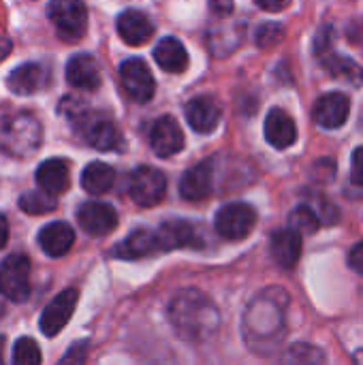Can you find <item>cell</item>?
Listing matches in <instances>:
<instances>
[{
    "label": "cell",
    "mask_w": 363,
    "mask_h": 365,
    "mask_svg": "<svg viewBox=\"0 0 363 365\" xmlns=\"http://www.w3.org/2000/svg\"><path fill=\"white\" fill-rule=\"evenodd\" d=\"M287 306L289 295L282 289H265L248 304L242 321V334L250 351L272 355L280 346Z\"/></svg>",
    "instance_id": "1"
},
{
    "label": "cell",
    "mask_w": 363,
    "mask_h": 365,
    "mask_svg": "<svg viewBox=\"0 0 363 365\" xmlns=\"http://www.w3.org/2000/svg\"><path fill=\"white\" fill-rule=\"evenodd\" d=\"M167 319L178 338L193 344L208 342L220 329V312L216 304L193 287L173 293L167 306Z\"/></svg>",
    "instance_id": "2"
},
{
    "label": "cell",
    "mask_w": 363,
    "mask_h": 365,
    "mask_svg": "<svg viewBox=\"0 0 363 365\" xmlns=\"http://www.w3.org/2000/svg\"><path fill=\"white\" fill-rule=\"evenodd\" d=\"M68 120L73 122L75 130L83 137L88 145L101 152H111L120 150L122 145V135L113 120H109L105 113L98 111H86V109H71Z\"/></svg>",
    "instance_id": "3"
},
{
    "label": "cell",
    "mask_w": 363,
    "mask_h": 365,
    "mask_svg": "<svg viewBox=\"0 0 363 365\" xmlns=\"http://www.w3.org/2000/svg\"><path fill=\"white\" fill-rule=\"evenodd\" d=\"M43 126L32 113H17L9 118L0 130V145L15 158H28L41 145Z\"/></svg>",
    "instance_id": "4"
},
{
    "label": "cell",
    "mask_w": 363,
    "mask_h": 365,
    "mask_svg": "<svg viewBox=\"0 0 363 365\" xmlns=\"http://www.w3.org/2000/svg\"><path fill=\"white\" fill-rule=\"evenodd\" d=\"M315 51L317 58L323 62V66L327 68V73L336 79H342L355 88H359L363 83V68L351 58L340 56L332 49V28H325L319 32L317 41H315Z\"/></svg>",
    "instance_id": "5"
},
{
    "label": "cell",
    "mask_w": 363,
    "mask_h": 365,
    "mask_svg": "<svg viewBox=\"0 0 363 365\" xmlns=\"http://www.w3.org/2000/svg\"><path fill=\"white\" fill-rule=\"evenodd\" d=\"M47 13L62 41H79L88 30V11L81 0H53Z\"/></svg>",
    "instance_id": "6"
},
{
    "label": "cell",
    "mask_w": 363,
    "mask_h": 365,
    "mask_svg": "<svg viewBox=\"0 0 363 365\" xmlns=\"http://www.w3.org/2000/svg\"><path fill=\"white\" fill-rule=\"evenodd\" d=\"M167 180L154 167H137L128 180V195L139 207H154L165 199Z\"/></svg>",
    "instance_id": "7"
},
{
    "label": "cell",
    "mask_w": 363,
    "mask_h": 365,
    "mask_svg": "<svg viewBox=\"0 0 363 365\" xmlns=\"http://www.w3.org/2000/svg\"><path fill=\"white\" fill-rule=\"evenodd\" d=\"M214 225L220 237L229 242H240L252 233L257 225V212L248 203H229L218 210Z\"/></svg>",
    "instance_id": "8"
},
{
    "label": "cell",
    "mask_w": 363,
    "mask_h": 365,
    "mask_svg": "<svg viewBox=\"0 0 363 365\" xmlns=\"http://www.w3.org/2000/svg\"><path fill=\"white\" fill-rule=\"evenodd\" d=\"M0 293L11 302H26L30 295V261L24 255H11L0 263Z\"/></svg>",
    "instance_id": "9"
},
{
    "label": "cell",
    "mask_w": 363,
    "mask_h": 365,
    "mask_svg": "<svg viewBox=\"0 0 363 365\" xmlns=\"http://www.w3.org/2000/svg\"><path fill=\"white\" fill-rule=\"evenodd\" d=\"M120 81L126 94L137 103H148L154 96L156 83L148 64L139 58H131L120 66Z\"/></svg>",
    "instance_id": "10"
},
{
    "label": "cell",
    "mask_w": 363,
    "mask_h": 365,
    "mask_svg": "<svg viewBox=\"0 0 363 365\" xmlns=\"http://www.w3.org/2000/svg\"><path fill=\"white\" fill-rule=\"evenodd\" d=\"M77 297H79L77 289H64L60 295H56L47 304V308L41 314V331L47 338L58 336L66 327V323L71 321V317L77 308Z\"/></svg>",
    "instance_id": "11"
},
{
    "label": "cell",
    "mask_w": 363,
    "mask_h": 365,
    "mask_svg": "<svg viewBox=\"0 0 363 365\" xmlns=\"http://www.w3.org/2000/svg\"><path fill=\"white\" fill-rule=\"evenodd\" d=\"M49 83H51V71L43 62H26L15 71H11V75L6 77L9 90L19 96L43 92Z\"/></svg>",
    "instance_id": "12"
},
{
    "label": "cell",
    "mask_w": 363,
    "mask_h": 365,
    "mask_svg": "<svg viewBox=\"0 0 363 365\" xmlns=\"http://www.w3.org/2000/svg\"><path fill=\"white\" fill-rule=\"evenodd\" d=\"M77 222L88 235L103 237V235H109L118 227V212L107 203L90 201V203H83L79 207Z\"/></svg>",
    "instance_id": "13"
},
{
    "label": "cell",
    "mask_w": 363,
    "mask_h": 365,
    "mask_svg": "<svg viewBox=\"0 0 363 365\" xmlns=\"http://www.w3.org/2000/svg\"><path fill=\"white\" fill-rule=\"evenodd\" d=\"M349 113H351V101L342 92H327V94H323L315 103V109H312L315 122L319 126H323V128H329V130L340 128L349 120Z\"/></svg>",
    "instance_id": "14"
},
{
    "label": "cell",
    "mask_w": 363,
    "mask_h": 365,
    "mask_svg": "<svg viewBox=\"0 0 363 365\" xmlns=\"http://www.w3.org/2000/svg\"><path fill=\"white\" fill-rule=\"evenodd\" d=\"M214 188V167L212 160H201L190 167L180 180V195L186 201H203Z\"/></svg>",
    "instance_id": "15"
},
{
    "label": "cell",
    "mask_w": 363,
    "mask_h": 365,
    "mask_svg": "<svg viewBox=\"0 0 363 365\" xmlns=\"http://www.w3.org/2000/svg\"><path fill=\"white\" fill-rule=\"evenodd\" d=\"M150 145L160 158H169V156L182 152L184 133L180 128V124L169 115L156 120V124L152 126V133H150Z\"/></svg>",
    "instance_id": "16"
},
{
    "label": "cell",
    "mask_w": 363,
    "mask_h": 365,
    "mask_svg": "<svg viewBox=\"0 0 363 365\" xmlns=\"http://www.w3.org/2000/svg\"><path fill=\"white\" fill-rule=\"evenodd\" d=\"M223 109L214 96H195L186 105V120L197 133H212L220 122Z\"/></svg>",
    "instance_id": "17"
},
{
    "label": "cell",
    "mask_w": 363,
    "mask_h": 365,
    "mask_svg": "<svg viewBox=\"0 0 363 365\" xmlns=\"http://www.w3.org/2000/svg\"><path fill=\"white\" fill-rule=\"evenodd\" d=\"M160 250H180V248H195L199 246L197 227L188 220H167L158 229Z\"/></svg>",
    "instance_id": "18"
},
{
    "label": "cell",
    "mask_w": 363,
    "mask_h": 365,
    "mask_svg": "<svg viewBox=\"0 0 363 365\" xmlns=\"http://www.w3.org/2000/svg\"><path fill=\"white\" fill-rule=\"evenodd\" d=\"M118 34L122 36V41L126 45L139 47L143 43H148L154 34V24L150 21V17L141 11L128 9L118 17Z\"/></svg>",
    "instance_id": "19"
},
{
    "label": "cell",
    "mask_w": 363,
    "mask_h": 365,
    "mask_svg": "<svg viewBox=\"0 0 363 365\" xmlns=\"http://www.w3.org/2000/svg\"><path fill=\"white\" fill-rule=\"evenodd\" d=\"M66 81L79 90H98L101 86V66L88 53H77L66 64Z\"/></svg>",
    "instance_id": "20"
},
{
    "label": "cell",
    "mask_w": 363,
    "mask_h": 365,
    "mask_svg": "<svg viewBox=\"0 0 363 365\" xmlns=\"http://www.w3.org/2000/svg\"><path fill=\"white\" fill-rule=\"evenodd\" d=\"M265 139L276 150H287L297 141V126L293 118L282 109H272L265 120Z\"/></svg>",
    "instance_id": "21"
},
{
    "label": "cell",
    "mask_w": 363,
    "mask_h": 365,
    "mask_svg": "<svg viewBox=\"0 0 363 365\" xmlns=\"http://www.w3.org/2000/svg\"><path fill=\"white\" fill-rule=\"evenodd\" d=\"M158 250H160L158 235L148 231V229H137L122 244L116 246L113 255L118 259H124V261H137V259H145L150 255H156Z\"/></svg>",
    "instance_id": "22"
},
{
    "label": "cell",
    "mask_w": 363,
    "mask_h": 365,
    "mask_svg": "<svg viewBox=\"0 0 363 365\" xmlns=\"http://www.w3.org/2000/svg\"><path fill=\"white\" fill-rule=\"evenodd\" d=\"M68 182H71L68 163L62 158H49L36 169V184L41 186L43 192H47L51 197L66 192Z\"/></svg>",
    "instance_id": "23"
},
{
    "label": "cell",
    "mask_w": 363,
    "mask_h": 365,
    "mask_svg": "<svg viewBox=\"0 0 363 365\" xmlns=\"http://www.w3.org/2000/svg\"><path fill=\"white\" fill-rule=\"evenodd\" d=\"M272 257L282 269H293L302 257V235L291 227L276 231L272 235Z\"/></svg>",
    "instance_id": "24"
},
{
    "label": "cell",
    "mask_w": 363,
    "mask_h": 365,
    "mask_svg": "<svg viewBox=\"0 0 363 365\" xmlns=\"http://www.w3.org/2000/svg\"><path fill=\"white\" fill-rule=\"evenodd\" d=\"M75 244V231L66 222H51L41 229L39 233V246L47 257H64L71 246Z\"/></svg>",
    "instance_id": "25"
},
{
    "label": "cell",
    "mask_w": 363,
    "mask_h": 365,
    "mask_svg": "<svg viewBox=\"0 0 363 365\" xmlns=\"http://www.w3.org/2000/svg\"><path fill=\"white\" fill-rule=\"evenodd\" d=\"M154 60L167 73H184L188 66L186 47L173 36H165L158 41V45L154 47Z\"/></svg>",
    "instance_id": "26"
},
{
    "label": "cell",
    "mask_w": 363,
    "mask_h": 365,
    "mask_svg": "<svg viewBox=\"0 0 363 365\" xmlns=\"http://www.w3.org/2000/svg\"><path fill=\"white\" fill-rule=\"evenodd\" d=\"M113 182H116V171L109 165H105V163H92L81 173V186H83V190L88 195H94V197L109 192L111 186H113Z\"/></svg>",
    "instance_id": "27"
},
{
    "label": "cell",
    "mask_w": 363,
    "mask_h": 365,
    "mask_svg": "<svg viewBox=\"0 0 363 365\" xmlns=\"http://www.w3.org/2000/svg\"><path fill=\"white\" fill-rule=\"evenodd\" d=\"M19 207L30 214V216H41V214H49L51 210H56V197L43 192V190H32V192H24L19 197Z\"/></svg>",
    "instance_id": "28"
},
{
    "label": "cell",
    "mask_w": 363,
    "mask_h": 365,
    "mask_svg": "<svg viewBox=\"0 0 363 365\" xmlns=\"http://www.w3.org/2000/svg\"><path fill=\"white\" fill-rule=\"evenodd\" d=\"M289 222H291V229L297 231L300 235H312V233H317L319 227H321L319 214H317L312 207H308V205L295 207L293 214H291V218H289Z\"/></svg>",
    "instance_id": "29"
},
{
    "label": "cell",
    "mask_w": 363,
    "mask_h": 365,
    "mask_svg": "<svg viewBox=\"0 0 363 365\" xmlns=\"http://www.w3.org/2000/svg\"><path fill=\"white\" fill-rule=\"evenodd\" d=\"M323 364V353L317 346L310 344H293L285 357L282 365H321Z\"/></svg>",
    "instance_id": "30"
},
{
    "label": "cell",
    "mask_w": 363,
    "mask_h": 365,
    "mask_svg": "<svg viewBox=\"0 0 363 365\" xmlns=\"http://www.w3.org/2000/svg\"><path fill=\"white\" fill-rule=\"evenodd\" d=\"M41 349L32 338H19L13 349V365H41Z\"/></svg>",
    "instance_id": "31"
},
{
    "label": "cell",
    "mask_w": 363,
    "mask_h": 365,
    "mask_svg": "<svg viewBox=\"0 0 363 365\" xmlns=\"http://www.w3.org/2000/svg\"><path fill=\"white\" fill-rule=\"evenodd\" d=\"M282 38H285V28L280 24H265L257 30V36H255V41L261 49H270V47L278 45Z\"/></svg>",
    "instance_id": "32"
},
{
    "label": "cell",
    "mask_w": 363,
    "mask_h": 365,
    "mask_svg": "<svg viewBox=\"0 0 363 365\" xmlns=\"http://www.w3.org/2000/svg\"><path fill=\"white\" fill-rule=\"evenodd\" d=\"M86 361H88V342L81 340L66 351V355L60 359L58 365H86Z\"/></svg>",
    "instance_id": "33"
},
{
    "label": "cell",
    "mask_w": 363,
    "mask_h": 365,
    "mask_svg": "<svg viewBox=\"0 0 363 365\" xmlns=\"http://www.w3.org/2000/svg\"><path fill=\"white\" fill-rule=\"evenodd\" d=\"M351 180L357 186H363V145L357 148L355 154H353V160H351Z\"/></svg>",
    "instance_id": "34"
},
{
    "label": "cell",
    "mask_w": 363,
    "mask_h": 365,
    "mask_svg": "<svg viewBox=\"0 0 363 365\" xmlns=\"http://www.w3.org/2000/svg\"><path fill=\"white\" fill-rule=\"evenodd\" d=\"M349 263H351V267H353L357 274H362L363 276V242L362 244H357V246L351 250V255H349Z\"/></svg>",
    "instance_id": "35"
},
{
    "label": "cell",
    "mask_w": 363,
    "mask_h": 365,
    "mask_svg": "<svg viewBox=\"0 0 363 365\" xmlns=\"http://www.w3.org/2000/svg\"><path fill=\"white\" fill-rule=\"evenodd\" d=\"M263 11H270V13H278L282 9H287L291 4V0H255Z\"/></svg>",
    "instance_id": "36"
},
{
    "label": "cell",
    "mask_w": 363,
    "mask_h": 365,
    "mask_svg": "<svg viewBox=\"0 0 363 365\" xmlns=\"http://www.w3.org/2000/svg\"><path fill=\"white\" fill-rule=\"evenodd\" d=\"M210 6L216 15H229L233 11V0H210Z\"/></svg>",
    "instance_id": "37"
},
{
    "label": "cell",
    "mask_w": 363,
    "mask_h": 365,
    "mask_svg": "<svg viewBox=\"0 0 363 365\" xmlns=\"http://www.w3.org/2000/svg\"><path fill=\"white\" fill-rule=\"evenodd\" d=\"M9 242V220L0 214V250L6 246Z\"/></svg>",
    "instance_id": "38"
},
{
    "label": "cell",
    "mask_w": 363,
    "mask_h": 365,
    "mask_svg": "<svg viewBox=\"0 0 363 365\" xmlns=\"http://www.w3.org/2000/svg\"><path fill=\"white\" fill-rule=\"evenodd\" d=\"M9 51H11V41L4 38V36H0V62L9 56Z\"/></svg>",
    "instance_id": "39"
},
{
    "label": "cell",
    "mask_w": 363,
    "mask_h": 365,
    "mask_svg": "<svg viewBox=\"0 0 363 365\" xmlns=\"http://www.w3.org/2000/svg\"><path fill=\"white\" fill-rule=\"evenodd\" d=\"M0 365H4V338L0 336Z\"/></svg>",
    "instance_id": "40"
}]
</instances>
